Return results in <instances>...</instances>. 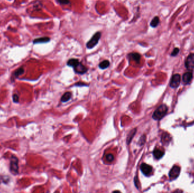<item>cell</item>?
<instances>
[{"mask_svg": "<svg viewBox=\"0 0 194 193\" xmlns=\"http://www.w3.org/2000/svg\"><path fill=\"white\" fill-rule=\"evenodd\" d=\"M167 106L165 104L161 105L154 112L153 118L155 120H160L167 113Z\"/></svg>", "mask_w": 194, "mask_h": 193, "instance_id": "6da1fadb", "label": "cell"}, {"mask_svg": "<svg viewBox=\"0 0 194 193\" xmlns=\"http://www.w3.org/2000/svg\"><path fill=\"white\" fill-rule=\"evenodd\" d=\"M18 159L14 155L11 156L10 162V171L14 176L19 173Z\"/></svg>", "mask_w": 194, "mask_h": 193, "instance_id": "7a4b0ae2", "label": "cell"}, {"mask_svg": "<svg viewBox=\"0 0 194 193\" xmlns=\"http://www.w3.org/2000/svg\"><path fill=\"white\" fill-rule=\"evenodd\" d=\"M101 37V33L100 32H96L92 38V39L87 43L86 47L88 49L94 48L98 43Z\"/></svg>", "mask_w": 194, "mask_h": 193, "instance_id": "3957f363", "label": "cell"}, {"mask_svg": "<svg viewBox=\"0 0 194 193\" xmlns=\"http://www.w3.org/2000/svg\"><path fill=\"white\" fill-rule=\"evenodd\" d=\"M74 71L79 74H84L88 71V68L80 61L73 67Z\"/></svg>", "mask_w": 194, "mask_h": 193, "instance_id": "277c9868", "label": "cell"}, {"mask_svg": "<svg viewBox=\"0 0 194 193\" xmlns=\"http://www.w3.org/2000/svg\"><path fill=\"white\" fill-rule=\"evenodd\" d=\"M180 172H181V168L177 166V165L174 166L169 172L170 179L171 180H173L177 178L179 175Z\"/></svg>", "mask_w": 194, "mask_h": 193, "instance_id": "5b68a950", "label": "cell"}, {"mask_svg": "<svg viewBox=\"0 0 194 193\" xmlns=\"http://www.w3.org/2000/svg\"><path fill=\"white\" fill-rule=\"evenodd\" d=\"M185 66L187 69L192 70L194 69V54H190L186 59Z\"/></svg>", "mask_w": 194, "mask_h": 193, "instance_id": "8992f818", "label": "cell"}, {"mask_svg": "<svg viewBox=\"0 0 194 193\" xmlns=\"http://www.w3.org/2000/svg\"><path fill=\"white\" fill-rule=\"evenodd\" d=\"M181 82V76L179 74L174 75L170 81V86L172 88H177L179 86Z\"/></svg>", "mask_w": 194, "mask_h": 193, "instance_id": "52a82bcc", "label": "cell"}, {"mask_svg": "<svg viewBox=\"0 0 194 193\" xmlns=\"http://www.w3.org/2000/svg\"><path fill=\"white\" fill-rule=\"evenodd\" d=\"M140 169L143 173L146 175H149L152 172V167L146 163H143L140 166Z\"/></svg>", "mask_w": 194, "mask_h": 193, "instance_id": "ba28073f", "label": "cell"}, {"mask_svg": "<svg viewBox=\"0 0 194 193\" xmlns=\"http://www.w3.org/2000/svg\"><path fill=\"white\" fill-rule=\"evenodd\" d=\"M25 72V69L23 68V67H20L18 69H17V70H15L12 74V78H13V79H15L16 78H17L18 77H19L20 75H22Z\"/></svg>", "mask_w": 194, "mask_h": 193, "instance_id": "9c48e42d", "label": "cell"}, {"mask_svg": "<svg viewBox=\"0 0 194 193\" xmlns=\"http://www.w3.org/2000/svg\"><path fill=\"white\" fill-rule=\"evenodd\" d=\"M50 39L48 38V37H42V38H37L33 40V43L34 44H42V43H48L50 41Z\"/></svg>", "mask_w": 194, "mask_h": 193, "instance_id": "30bf717a", "label": "cell"}, {"mask_svg": "<svg viewBox=\"0 0 194 193\" xmlns=\"http://www.w3.org/2000/svg\"><path fill=\"white\" fill-rule=\"evenodd\" d=\"M192 79H193V74L190 72H187V73H185L182 77L183 81L185 84L189 83L191 81Z\"/></svg>", "mask_w": 194, "mask_h": 193, "instance_id": "8fae6325", "label": "cell"}, {"mask_svg": "<svg viewBox=\"0 0 194 193\" xmlns=\"http://www.w3.org/2000/svg\"><path fill=\"white\" fill-rule=\"evenodd\" d=\"M128 57H130V59L135 61L137 63H140V59H141V56L139 53H135V52L131 53H130L128 54Z\"/></svg>", "mask_w": 194, "mask_h": 193, "instance_id": "7c38bea8", "label": "cell"}, {"mask_svg": "<svg viewBox=\"0 0 194 193\" xmlns=\"http://www.w3.org/2000/svg\"><path fill=\"white\" fill-rule=\"evenodd\" d=\"M164 151L158 148H155L153 151V155L157 159H159L162 158V156L164 155Z\"/></svg>", "mask_w": 194, "mask_h": 193, "instance_id": "4fadbf2b", "label": "cell"}, {"mask_svg": "<svg viewBox=\"0 0 194 193\" xmlns=\"http://www.w3.org/2000/svg\"><path fill=\"white\" fill-rule=\"evenodd\" d=\"M137 132V130L136 129H132L128 134V137L127 138V145H129L130 143V142H131V141L132 140L133 138L134 137V136L135 135V134Z\"/></svg>", "mask_w": 194, "mask_h": 193, "instance_id": "5bb4252c", "label": "cell"}, {"mask_svg": "<svg viewBox=\"0 0 194 193\" xmlns=\"http://www.w3.org/2000/svg\"><path fill=\"white\" fill-rule=\"evenodd\" d=\"M72 97V94L69 92H67L66 93H65L63 96L61 97V101L62 102H66L68 101H69L70 98Z\"/></svg>", "mask_w": 194, "mask_h": 193, "instance_id": "9a60e30c", "label": "cell"}, {"mask_svg": "<svg viewBox=\"0 0 194 193\" xmlns=\"http://www.w3.org/2000/svg\"><path fill=\"white\" fill-rule=\"evenodd\" d=\"M110 66V62L108 60H104L99 64V67L101 69H105Z\"/></svg>", "mask_w": 194, "mask_h": 193, "instance_id": "2e32d148", "label": "cell"}, {"mask_svg": "<svg viewBox=\"0 0 194 193\" xmlns=\"http://www.w3.org/2000/svg\"><path fill=\"white\" fill-rule=\"evenodd\" d=\"M78 62H79V61H78V59L71 58V59H69L68 60V61L67 62V65L69 66L73 67Z\"/></svg>", "mask_w": 194, "mask_h": 193, "instance_id": "e0dca14e", "label": "cell"}, {"mask_svg": "<svg viewBox=\"0 0 194 193\" xmlns=\"http://www.w3.org/2000/svg\"><path fill=\"white\" fill-rule=\"evenodd\" d=\"M159 18L158 17H155L150 22V26L153 28H155L159 24Z\"/></svg>", "mask_w": 194, "mask_h": 193, "instance_id": "ac0fdd59", "label": "cell"}, {"mask_svg": "<svg viewBox=\"0 0 194 193\" xmlns=\"http://www.w3.org/2000/svg\"><path fill=\"white\" fill-rule=\"evenodd\" d=\"M106 159L107 161L109 162H112L114 160V156L112 154H107L106 156Z\"/></svg>", "mask_w": 194, "mask_h": 193, "instance_id": "d6986e66", "label": "cell"}, {"mask_svg": "<svg viewBox=\"0 0 194 193\" xmlns=\"http://www.w3.org/2000/svg\"><path fill=\"white\" fill-rule=\"evenodd\" d=\"M58 3L61 5H68L69 4L70 1L69 0H56Z\"/></svg>", "mask_w": 194, "mask_h": 193, "instance_id": "ffe728a7", "label": "cell"}, {"mask_svg": "<svg viewBox=\"0 0 194 193\" xmlns=\"http://www.w3.org/2000/svg\"><path fill=\"white\" fill-rule=\"evenodd\" d=\"M19 96H18V95L17 94H14L13 95V101L15 102V103H18L19 102Z\"/></svg>", "mask_w": 194, "mask_h": 193, "instance_id": "44dd1931", "label": "cell"}, {"mask_svg": "<svg viewBox=\"0 0 194 193\" xmlns=\"http://www.w3.org/2000/svg\"><path fill=\"white\" fill-rule=\"evenodd\" d=\"M6 177H3V176H0V184H1L2 182H4V183H5V184H7V183L6 181H5V180L9 181V180L8 178H7V179H5Z\"/></svg>", "mask_w": 194, "mask_h": 193, "instance_id": "7402d4cb", "label": "cell"}, {"mask_svg": "<svg viewBox=\"0 0 194 193\" xmlns=\"http://www.w3.org/2000/svg\"><path fill=\"white\" fill-rule=\"evenodd\" d=\"M179 48H176L174 49V50H173V52L172 53H171V56H175L176 55L178 54V53H179Z\"/></svg>", "mask_w": 194, "mask_h": 193, "instance_id": "603a6c76", "label": "cell"}, {"mask_svg": "<svg viewBox=\"0 0 194 193\" xmlns=\"http://www.w3.org/2000/svg\"><path fill=\"white\" fill-rule=\"evenodd\" d=\"M143 141H146V137H144V138L143 139V138H142V137L140 138V141H139V142H140V141H142V142H140V143H139V144L140 145H143V144H144V143L145 142H143Z\"/></svg>", "mask_w": 194, "mask_h": 193, "instance_id": "cb8c5ba5", "label": "cell"}]
</instances>
